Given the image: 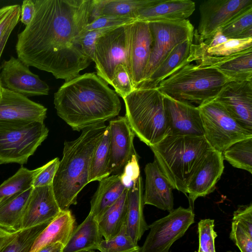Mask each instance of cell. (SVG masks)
Returning <instances> with one entry per match:
<instances>
[{
  "mask_svg": "<svg viewBox=\"0 0 252 252\" xmlns=\"http://www.w3.org/2000/svg\"><path fill=\"white\" fill-rule=\"evenodd\" d=\"M10 34L7 33L0 39V58Z\"/></svg>",
  "mask_w": 252,
  "mask_h": 252,
  "instance_id": "f5cc1de1",
  "label": "cell"
},
{
  "mask_svg": "<svg viewBox=\"0 0 252 252\" xmlns=\"http://www.w3.org/2000/svg\"><path fill=\"white\" fill-rule=\"evenodd\" d=\"M168 135L204 136L198 106L164 94Z\"/></svg>",
  "mask_w": 252,
  "mask_h": 252,
  "instance_id": "d6986e66",
  "label": "cell"
},
{
  "mask_svg": "<svg viewBox=\"0 0 252 252\" xmlns=\"http://www.w3.org/2000/svg\"><path fill=\"white\" fill-rule=\"evenodd\" d=\"M214 220H201L198 223L199 247L197 252H216L215 240L217 237L214 230Z\"/></svg>",
  "mask_w": 252,
  "mask_h": 252,
  "instance_id": "f35d334b",
  "label": "cell"
},
{
  "mask_svg": "<svg viewBox=\"0 0 252 252\" xmlns=\"http://www.w3.org/2000/svg\"><path fill=\"white\" fill-rule=\"evenodd\" d=\"M226 252H235V251H227Z\"/></svg>",
  "mask_w": 252,
  "mask_h": 252,
  "instance_id": "9f6ffc18",
  "label": "cell"
},
{
  "mask_svg": "<svg viewBox=\"0 0 252 252\" xmlns=\"http://www.w3.org/2000/svg\"><path fill=\"white\" fill-rule=\"evenodd\" d=\"M110 133L107 126L91 160L88 182L99 181L111 175L109 171Z\"/></svg>",
  "mask_w": 252,
  "mask_h": 252,
  "instance_id": "1f68e13d",
  "label": "cell"
},
{
  "mask_svg": "<svg viewBox=\"0 0 252 252\" xmlns=\"http://www.w3.org/2000/svg\"><path fill=\"white\" fill-rule=\"evenodd\" d=\"M42 168V166L29 170L22 166L13 176L0 185V202L32 188L33 179Z\"/></svg>",
  "mask_w": 252,
  "mask_h": 252,
  "instance_id": "d6a6232c",
  "label": "cell"
},
{
  "mask_svg": "<svg viewBox=\"0 0 252 252\" xmlns=\"http://www.w3.org/2000/svg\"><path fill=\"white\" fill-rule=\"evenodd\" d=\"M198 42L207 54L216 57L230 56L252 48V37L228 38L226 42L213 47H207L203 41Z\"/></svg>",
  "mask_w": 252,
  "mask_h": 252,
  "instance_id": "74e56055",
  "label": "cell"
},
{
  "mask_svg": "<svg viewBox=\"0 0 252 252\" xmlns=\"http://www.w3.org/2000/svg\"><path fill=\"white\" fill-rule=\"evenodd\" d=\"M230 81L214 68L191 63L162 81L157 88L175 99L199 105L214 99Z\"/></svg>",
  "mask_w": 252,
  "mask_h": 252,
  "instance_id": "8992f818",
  "label": "cell"
},
{
  "mask_svg": "<svg viewBox=\"0 0 252 252\" xmlns=\"http://www.w3.org/2000/svg\"><path fill=\"white\" fill-rule=\"evenodd\" d=\"M136 19L130 17L114 15L99 17L90 22L85 28L84 32L94 30L116 27L130 24Z\"/></svg>",
  "mask_w": 252,
  "mask_h": 252,
  "instance_id": "7bdbcfd3",
  "label": "cell"
},
{
  "mask_svg": "<svg viewBox=\"0 0 252 252\" xmlns=\"http://www.w3.org/2000/svg\"><path fill=\"white\" fill-rule=\"evenodd\" d=\"M111 85L122 98L133 91L134 88L130 74L125 65L119 64L115 67Z\"/></svg>",
  "mask_w": 252,
  "mask_h": 252,
  "instance_id": "ab89813d",
  "label": "cell"
},
{
  "mask_svg": "<svg viewBox=\"0 0 252 252\" xmlns=\"http://www.w3.org/2000/svg\"><path fill=\"white\" fill-rule=\"evenodd\" d=\"M48 132L44 122H0V164H26Z\"/></svg>",
  "mask_w": 252,
  "mask_h": 252,
  "instance_id": "52a82bcc",
  "label": "cell"
},
{
  "mask_svg": "<svg viewBox=\"0 0 252 252\" xmlns=\"http://www.w3.org/2000/svg\"><path fill=\"white\" fill-rule=\"evenodd\" d=\"M97 250L100 252H140L141 247L127 234L124 225L116 236L103 239Z\"/></svg>",
  "mask_w": 252,
  "mask_h": 252,
  "instance_id": "8d00e7d4",
  "label": "cell"
},
{
  "mask_svg": "<svg viewBox=\"0 0 252 252\" xmlns=\"http://www.w3.org/2000/svg\"><path fill=\"white\" fill-rule=\"evenodd\" d=\"M34 17L17 35L18 58L29 66L69 81L92 61L79 38L90 22L93 0H35Z\"/></svg>",
  "mask_w": 252,
  "mask_h": 252,
  "instance_id": "6da1fadb",
  "label": "cell"
},
{
  "mask_svg": "<svg viewBox=\"0 0 252 252\" xmlns=\"http://www.w3.org/2000/svg\"><path fill=\"white\" fill-rule=\"evenodd\" d=\"M193 39V38L187 39L177 45L139 88H156L171 74L184 65L191 63L189 56Z\"/></svg>",
  "mask_w": 252,
  "mask_h": 252,
  "instance_id": "4316f807",
  "label": "cell"
},
{
  "mask_svg": "<svg viewBox=\"0 0 252 252\" xmlns=\"http://www.w3.org/2000/svg\"><path fill=\"white\" fill-rule=\"evenodd\" d=\"M152 41L148 22L136 20L130 24L129 73L134 89L138 88L144 80Z\"/></svg>",
  "mask_w": 252,
  "mask_h": 252,
  "instance_id": "e0dca14e",
  "label": "cell"
},
{
  "mask_svg": "<svg viewBox=\"0 0 252 252\" xmlns=\"http://www.w3.org/2000/svg\"><path fill=\"white\" fill-rule=\"evenodd\" d=\"M214 99L248 131L252 133V80L231 81Z\"/></svg>",
  "mask_w": 252,
  "mask_h": 252,
  "instance_id": "2e32d148",
  "label": "cell"
},
{
  "mask_svg": "<svg viewBox=\"0 0 252 252\" xmlns=\"http://www.w3.org/2000/svg\"><path fill=\"white\" fill-rule=\"evenodd\" d=\"M145 174L144 205H150L169 212L173 210V188L156 162L147 163Z\"/></svg>",
  "mask_w": 252,
  "mask_h": 252,
  "instance_id": "7402d4cb",
  "label": "cell"
},
{
  "mask_svg": "<svg viewBox=\"0 0 252 252\" xmlns=\"http://www.w3.org/2000/svg\"><path fill=\"white\" fill-rule=\"evenodd\" d=\"M32 187L0 202V226L11 231L20 230L25 207Z\"/></svg>",
  "mask_w": 252,
  "mask_h": 252,
  "instance_id": "4dcf8cb0",
  "label": "cell"
},
{
  "mask_svg": "<svg viewBox=\"0 0 252 252\" xmlns=\"http://www.w3.org/2000/svg\"><path fill=\"white\" fill-rule=\"evenodd\" d=\"M0 80L3 88L25 96L48 95L49 87L18 58L11 56L0 66Z\"/></svg>",
  "mask_w": 252,
  "mask_h": 252,
  "instance_id": "5bb4252c",
  "label": "cell"
},
{
  "mask_svg": "<svg viewBox=\"0 0 252 252\" xmlns=\"http://www.w3.org/2000/svg\"><path fill=\"white\" fill-rule=\"evenodd\" d=\"M232 221L239 223L252 235V204L240 206L233 213Z\"/></svg>",
  "mask_w": 252,
  "mask_h": 252,
  "instance_id": "7dc6e473",
  "label": "cell"
},
{
  "mask_svg": "<svg viewBox=\"0 0 252 252\" xmlns=\"http://www.w3.org/2000/svg\"><path fill=\"white\" fill-rule=\"evenodd\" d=\"M143 181L140 176L130 188L127 194V208L125 225L127 234L136 243L149 229L144 216Z\"/></svg>",
  "mask_w": 252,
  "mask_h": 252,
  "instance_id": "cb8c5ba5",
  "label": "cell"
},
{
  "mask_svg": "<svg viewBox=\"0 0 252 252\" xmlns=\"http://www.w3.org/2000/svg\"><path fill=\"white\" fill-rule=\"evenodd\" d=\"M47 108L28 97L3 88L0 96V122H44Z\"/></svg>",
  "mask_w": 252,
  "mask_h": 252,
  "instance_id": "44dd1931",
  "label": "cell"
},
{
  "mask_svg": "<svg viewBox=\"0 0 252 252\" xmlns=\"http://www.w3.org/2000/svg\"><path fill=\"white\" fill-rule=\"evenodd\" d=\"M109 171L111 175L121 174L126 164L136 153L133 145L135 134L125 116L111 120Z\"/></svg>",
  "mask_w": 252,
  "mask_h": 252,
  "instance_id": "ac0fdd59",
  "label": "cell"
},
{
  "mask_svg": "<svg viewBox=\"0 0 252 252\" xmlns=\"http://www.w3.org/2000/svg\"><path fill=\"white\" fill-rule=\"evenodd\" d=\"M59 162V158H56L43 165L41 170L33 179L32 187L52 185Z\"/></svg>",
  "mask_w": 252,
  "mask_h": 252,
  "instance_id": "f6af8a7d",
  "label": "cell"
},
{
  "mask_svg": "<svg viewBox=\"0 0 252 252\" xmlns=\"http://www.w3.org/2000/svg\"><path fill=\"white\" fill-rule=\"evenodd\" d=\"M229 238L241 252H252V235L239 223L232 221Z\"/></svg>",
  "mask_w": 252,
  "mask_h": 252,
  "instance_id": "ee69618b",
  "label": "cell"
},
{
  "mask_svg": "<svg viewBox=\"0 0 252 252\" xmlns=\"http://www.w3.org/2000/svg\"><path fill=\"white\" fill-rule=\"evenodd\" d=\"M194 217L190 207L180 206L156 220L149 226L150 231L140 252H169L172 244L194 223Z\"/></svg>",
  "mask_w": 252,
  "mask_h": 252,
  "instance_id": "8fae6325",
  "label": "cell"
},
{
  "mask_svg": "<svg viewBox=\"0 0 252 252\" xmlns=\"http://www.w3.org/2000/svg\"><path fill=\"white\" fill-rule=\"evenodd\" d=\"M18 231H11L0 226V252Z\"/></svg>",
  "mask_w": 252,
  "mask_h": 252,
  "instance_id": "f907efd6",
  "label": "cell"
},
{
  "mask_svg": "<svg viewBox=\"0 0 252 252\" xmlns=\"http://www.w3.org/2000/svg\"><path fill=\"white\" fill-rule=\"evenodd\" d=\"M195 9V2L190 0H158L140 10L136 19L146 22L182 21L190 16Z\"/></svg>",
  "mask_w": 252,
  "mask_h": 252,
  "instance_id": "603a6c76",
  "label": "cell"
},
{
  "mask_svg": "<svg viewBox=\"0 0 252 252\" xmlns=\"http://www.w3.org/2000/svg\"><path fill=\"white\" fill-rule=\"evenodd\" d=\"M204 137L214 150L222 153L234 143L252 137L214 99L198 106Z\"/></svg>",
  "mask_w": 252,
  "mask_h": 252,
  "instance_id": "ba28073f",
  "label": "cell"
},
{
  "mask_svg": "<svg viewBox=\"0 0 252 252\" xmlns=\"http://www.w3.org/2000/svg\"><path fill=\"white\" fill-rule=\"evenodd\" d=\"M61 212L52 185L32 187L24 210L20 230L50 222Z\"/></svg>",
  "mask_w": 252,
  "mask_h": 252,
  "instance_id": "ffe728a7",
  "label": "cell"
},
{
  "mask_svg": "<svg viewBox=\"0 0 252 252\" xmlns=\"http://www.w3.org/2000/svg\"><path fill=\"white\" fill-rule=\"evenodd\" d=\"M228 39L220 30H219L210 39L205 40L203 42L207 47H213L226 42Z\"/></svg>",
  "mask_w": 252,
  "mask_h": 252,
  "instance_id": "681fc988",
  "label": "cell"
},
{
  "mask_svg": "<svg viewBox=\"0 0 252 252\" xmlns=\"http://www.w3.org/2000/svg\"><path fill=\"white\" fill-rule=\"evenodd\" d=\"M155 161L174 189L187 195V185L195 167L212 148L204 136L168 135L150 147Z\"/></svg>",
  "mask_w": 252,
  "mask_h": 252,
  "instance_id": "277c9868",
  "label": "cell"
},
{
  "mask_svg": "<svg viewBox=\"0 0 252 252\" xmlns=\"http://www.w3.org/2000/svg\"><path fill=\"white\" fill-rule=\"evenodd\" d=\"M123 99L129 125L142 142L151 147L168 135L164 95L157 87L134 89Z\"/></svg>",
  "mask_w": 252,
  "mask_h": 252,
  "instance_id": "5b68a950",
  "label": "cell"
},
{
  "mask_svg": "<svg viewBox=\"0 0 252 252\" xmlns=\"http://www.w3.org/2000/svg\"><path fill=\"white\" fill-rule=\"evenodd\" d=\"M148 23L152 35V47L144 80L139 87L149 78L177 45L187 39L193 38L194 27L187 19L151 21Z\"/></svg>",
  "mask_w": 252,
  "mask_h": 252,
  "instance_id": "30bf717a",
  "label": "cell"
},
{
  "mask_svg": "<svg viewBox=\"0 0 252 252\" xmlns=\"http://www.w3.org/2000/svg\"><path fill=\"white\" fill-rule=\"evenodd\" d=\"M98 182L97 189L91 201L89 213L97 221L126 189L121 182L120 174L111 175Z\"/></svg>",
  "mask_w": 252,
  "mask_h": 252,
  "instance_id": "83f0119b",
  "label": "cell"
},
{
  "mask_svg": "<svg viewBox=\"0 0 252 252\" xmlns=\"http://www.w3.org/2000/svg\"><path fill=\"white\" fill-rule=\"evenodd\" d=\"M131 24L114 29L96 41L93 62L95 63L96 74L110 85L114 69L117 65H125L129 71Z\"/></svg>",
  "mask_w": 252,
  "mask_h": 252,
  "instance_id": "9c48e42d",
  "label": "cell"
},
{
  "mask_svg": "<svg viewBox=\"0 0 252 252\" xmlns=\"http://www.w3.org/2000/svg\"><path fill=\"white\" fill-rule=\"evenodd\" d=\"M75 219L70 210L61 211L34 240L29 252H38L48 246L61 243L64 246L75 227Z\"/></svg>",
  "mask_w": 252,
  "mask_h": 252,
  "instance_id": "d4e9b609",
  "label": "cell"
},
{
  "mask_svg": "<svg viewBox=\"0 0 252 252\" xmlns=\"http://www.w3.org/2000/svg\"><path fill=\"white\" fill-rule=\"evenodd\" d=\"M54 104L57 115L78 131L104 124L121 109L117 94L95 73L65 81L54 94Z\"/></svg>",
  "mask_w": 252,
  "mask_h": 252,
  "instance_id": "7a4b0ae2",
  "label": "cell"
},
{
  "mask_svg": "<svg viewBox=\"0 0 252 252\" xmlns=\"http://www.w3.org/2000/svg\"><path fill=\"white\" fill-rule=\"evenodd\" d=\"M35 11L34 0H24L21 7V22L26 26L29 25L34 17Z\"/></svg>",
  "mask_w": 252,
  "mask_h": 252,
  "instance_id": "c3c4849f",
  "label": "cell"
},
{
  "mask_svg": "<svg viewBox=\"0 0 252 252\" xmlns=\"http://www.w3.org/2000/svg\"><path fill=\"white\" fill-rule=\"evenodd\" d=\"M107 126L104 124L92 126L83 129L77 139L64 142L63 158L52 183L61 211L76 205L78 194L89 183L93 155Z\"/></svg>",
  "mask_w": 252,
  "mask_h": 252,
  "instance_id": "3957f363",
  "label": "cell"
},
{
  "mask_svg": "<svg viewBox=\"0 0 252 252\" xmlns=\"http://www.w3.org/2000/svg\"><path fill=\"white\" fill-rule=\"evenodd\" d=\"M49 223L19 230L0 252H29L34 240Z\"/></svg>",
  "mask_w": 252,
  "mask_h": 252,
  "instance_id": "d590c367",
  "label": "cell"
},
{
  "mask_svg": "<svg viewBox=\"0 0 252 252\" xmlns=\"http://www.w3.org/2000/svg\"><path fill=\"white\" fill-rule=\"evenodd\" d=\"M128 190L125 189L119 198L106 210L97 221L100 233L105 240L116 236L125 225Z\"/></svg>",
  "mask_w": 252,
  "mask_h": 252,
  "instance_id": "f546056e",
  "label": "cell"
},
{
  "mask_svg": "<svg viewBox=\"0 0 252 252\" xmlns=\"http://www.w3.org/2000/svg\"><path fill=\"white\" fill-rule=\"evenodd\" d=\"M222 155L223 159L234 167L252 173V137L234 143Z\"/></svg>",
  "mask_w": 252,
  "mask_h": 252,
  "instance_id": "836d02e7",
  "label": "cell"
},
{
  "mask_svg": "<svg viewBox=\"0 0 252 252\" xmlns=\"http://www.w3.org/2000/svg\"><path fill=\"white\" fill-rule=\"evenodd\" d=\"M103 240L97 220L89 214L83 221L75 227L62 252L97 250Z\"/></svg>",
  "mask_w": 252,
  "mask_h": 252,
  "instance_id": "484cf974",
  "label": "cell"
},
{
  "mask_svg": "<svg viewBox=\"0 0 252 252\" xmlns=\"http://www.w3.org/2000/svg\"><path fill=\"white\" fill-rule=\"evenodd\" d=\"M2 88H3V87H2V85H1V82H0V96H1Z\"/></svg>",
  "mask_w": 252,
  "mask_h": 252,
  "instance_id": "db71d44e",
  "label": "cell"
},
{
  "mask_svg": "<svg viewBox=\"0 0 252 252\" xmlns=\"http://www.w3.org/2000/svg\"><path fill=\"white\" fill-rule=\"evenodd\" d=\"M191 63L214 68L231 81L252 80V48L227 56L207 54L200 42H192L189 56Z\"/></svg>",
  "mask_w": 252,
  "mask_h": 252,
  "instance_id": "4fadbf2b",
  "label": "cell"
},
{
  "mask_svg": "<svg viewBox=\"0 0 252 252\" xmlns=\"http://www.w3.org/2000/svg\"><path fill=\"white\" fill-rule=\"evenodd\" d=\"M90 22L103 16L114 15L135 19L138 12L158 0H93Z\"/></svg>",
  "mask_w": 252,
  "mask_h": 252,
  "instance_id": "f1b7e54d",
  "label": "cell"
},
{
  "mask_svg": "<svg viewBox=\"0 0 252 252\" xmlns=\"http://www.w3.org/2000/svg\"><path fill=\"white\" fill-rule=\"evenodd\" d=\"M222 153L211 148L197 164L187 185L190 206L195 200L212 192L224 168Z\"/></svg>",
  "mask_w": 252,
  "mask_h": 252,
  "instance_id": "9a60e30c",
  "label": "cell"
},
{
  "mask_svg": "<svg viewBox=\"0 0 252 252\" xmlns=\"http://www.w3.org/2000/svg\"><path fill=\"white\" fill-rule=\"evenodd\" d=\"M252 6V0H207L199 5L200 19L194 31L195 41L210 39L231 20Z\"/></svg>",
  "mask_w": 252,
  "mask_h": 252,
  "instance_id": "7c38bea8",
  "label": "cell"
},
{
  "mask_svg": "<svg viewBox=\"0 0 252 252\" xmlns=\"http://www.w3.org/2000/svg\"><path fill=\"white\" fill-rule=\"evenodd\" d=\"M103 28L83 32L81 34L79 42L85 55L93 62L95 44L97 40L107 32L117 28Z\"/></svg>",
  "mask_w": 252,
  "mask_h": 252,
  "instance_id": "b9f144b4",
  "label": "cell"
},
{
  "mask_svg": "<svg viewBox=\"0 0 252 252\" xmlns=\"http://www.w3.org/2000/svg\"><path fill=\"white\" fill-rule=\"evenodd\" d=\"M95 252L94 251H82V252Z\"/></svg>",
  "mask_w": 252,
  "mask_h": 252,
  "instance_id": "11a10c76",
  "label": "cell"
},
{
  "mask_svg": "<svg viewBox=\"0 0 252 252\" xmlns=\"http://www.w3.org/2000/svg\"><path fill=\"white\" fill-rule=\"evenodd\" d=\"M21 6L13 4L0 8V39L11 33L20 21Z\"/></svg>",
  "mask_w": 252,
  "mask_h": 252,
  "instance_id": "60d3db41",
  "label": "cell"
},
{
  "mask_svg": "<svg viewBox=\"0 0 252 252\" xmlns=\"http://www.w3.org/2000/svg\"><path fill=\"white\" fill-rule=\"evenodd\" d=\"M140 176L138 155L134 154L120 174L121 180L126 189H129Z\"/></svg>",
  "mask_w": 252,
  "mask_h": 252,
  "instance_id": "bcb514c9",
  "label": "cell"
},
{
  "mask_svg": "<svg viewBox=\"0 0 252 252\" xmlns=\"http://www.w3.org/2000/svg\"><path fill=\"white\" fill-rule=\"evenodd\" d=\"M227 38L252 37V6H251L220 29Z\"/></svg>",
  "mask_w": 252,
  "mask_h": 252,
  "instance_id": "e575fe53",
  "label": "cell"
},
{
  "mask_svg": "<svg viewBox=\"0 0 252 252\" xmlns=\"http://www.w3.org/2000/svg\"><path fill=\"white\" fill-rule=\"evenodd\" d=\"M64 246L61 243H57L46 247L38 252H62Z\"/></svg>",
  "mask_w": 252,
  "mask_h": 252,
  "instance_id": "816d5d0a",
  "label": "cell"
}]
</instances>
